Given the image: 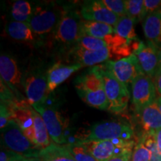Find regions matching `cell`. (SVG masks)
<instances>
[{
  "mask_svg": "<svg viewBox=\"0 0 161 161\" xmlns=\"http://www.w3.org/2000/svg\"><path fill=\"white\" fill-rule=\"evenodd\" d=\"M80 12L71 5H64L63 14L52 35V43L55 48L70 50L77 45L84 35L83 20Z\"/></svg>",
  "mask_w": 161,
  "mask_h": 161,
  "instance_id": "obj_1",
  "label": "cell"
},
{
  "mask_svg": "<svg viewBox=\"0 0 161 161\" xmlns=\"http://www.w3.org/2000/svg\"><path fill=\"white\" fill-rule=\"evenodd\" d=\"M75 87L80 98L88 105L99 110H108L109 102L98 66H92L78 76L75 79Z\"/></svg>",
  "mask_w": 161,
  "mask_h": 161,
  "instance_id": "obj_2",
  "label": "cell"
},
{
  "mask_svg": "<svg viewBox=\"0 0 161 161\" xmlns=\"http://www.w3.org/2000/svg\"><path fill=\"white\" fill-rule=\"evenodd\" d=\"M64 10V5L56 3L35 4L29 23L37 39H46L53 34Z\"/></svg>",
  "mask_w": 161,
  "mask_h": 161,
  "instance_id": "obj_3",
  "label": "cell"
},
{
  "mask_svg": "<svg viewBox=\"0 0 161 161\" xmlns=\"http://www.w3.org/2000/svg\"><path fill=\"white\" fill-rule=\"evenodd\" d=\"M1 140L3 148L26 159L38 158L42 150L24 134L14 119H11L7 126L1 130Z\"/></svg>",
  "mask_w": 161,
  "mask_h": 161,
  "instance_id": "obj_4",
  "label": "cell"
},
{
  "mask_svg": "<svg viewBox=\"0 0 161 161\" xmlns=\"http://www.w3.org/2000/svg\"><path fill=\"white\" fill-rule=\"evenodd\" d=\"M48 71L37 64H31L23 73V84L29 105L45 103L48 93Z\"/></svg>",
  "mask_w": 161,
  "mask_h": 161,
  "instance_id": "obj_5",
  "label": "cell"
},
{
  "mask_svg": "<svg viewBox=\"0 0 161 161\" xmlns=\"http://www.w3.org/2000/svg\"><path fill=\"white\" fill-rule=\"evenodd\" d=\"M98 68L103 79L104 91L109 102L108 110L115 114H122L128 107L130 99L128 88L116 79L104 64L98 65Z\"/></svg>",
  "mask_w": 161,
  "mask_h": 161,
  "instance_id": "obj_6",
  "label": "cell"
},
{
  "mask_svg": "<svg viewBox=\"0 0 161 161\" xmlns=\"http://www.w3.org/2000/svg\"><path fill=\"white\" fill-rule=\"evenodd\" d=\"M134 130L129 125L114 121H105L93 125L82 142L111 140L115 139L130 140Z\"/></svg>",
  "mask_w": 161,
  "mask_h": 161,
  "instance_id": "obj_7",
  "label": "cell"
},
{
  "mask_svg": "<svg viewBox=\"0 0 161 161\" xmlns=\"http://www.w3.org/2000/svg\"><path fill=\"white\" fill-rule=\"evenodd\" d=\"M80 142L85 146L90 154L98 161H108L122 153L133 150L135 147V142L134 140H125L115 139L111 140Z\"/></svg>",
  "mask_w": 161,
  "mask_h": 161,
  "instance_id": "obj_8",
  "label": "cell"
},
{
  "mask_svg": "<svg viewBox=\"0 0 161 161\" xmlns=\"http://www.w3.org/2000/svg\"><path fill=\"white\" fill-rule=\"evenodd\" d=\"M0 75L1 79L13 91L19 102H23L22 92L24 91L23 74L20 71L17 62L11 55L2 54L0 56Z\"/></svg>",
  "mask_w": 161,
  "mask_h": 161,
  "instance_id": "obj_9",
  "label": "cell"
},
{
  "mask_svg": "<svg viewBox=\"0 0 161 161\" xmlns=\"http://www.w3.org/2000/svg\"><path fill=\"white\" fill-rule=\"evenodd\" d=\"M131 90L132 102L137 113L157 99V90L154 80L144 73L134 78L131 84Z\"/></svg>",
  "mask_w": 161,
  "mask_h": 161,
  "instance_id": "obj_10",
  "label": "cell"
},
{
  "mask_svg": "<svg viewBox=\"0 0 161 161\" xmlns=\"http://www.w3.org/2000/svg\"><path fill=\"white\" fill-rule=\"evenodd\" d=\"M134 54L142 72L154 79L161 66V49L159 46L149 41L146 43L140 41Z\"/></svg>",
  "mask_w": 161,
  "mask_h": 161,
  "instance_id": "obj_11",
  "label": "cell"
},
{
  "mask_svg": "<svg viewBox=\"0 0 161 161\" xmlns=\"http://www.w3.org/2000/svg\"><path fill=\"white\" fill-rule=\"evenodd\" d=\"M104 65L116 79L124 84L127 87L130 84H132L136 76L143 73L139 64L137 58L134 54L116 61L108 60Z\"/></svg>",
  "mask_w": 161,
  "mask_h": 161,
  "instance_id": "obj_12",
  "label": "cell"
},
{
  "mask_svg": "<svg viewBox=\"0 0 161 161\" xmlns=\"http://www.w3.org/2000/svg\"><path fill=\"white\" fill-rule=\"evenodd\" d=\"M32 108L41 116L54 143L64 145L66 142L65 126L63 119L57 110L43 104H35Z\"/></svg>",
  "mask_w": 161,
  "mask_h": 161,
  "instance_id": "obj_13",
  "label": "cell"
},
{
  "mask_svg": "<svg viewBox=\"0 0 161 161\" xmlns=\"http://www.w3.org/2000/svg\"><path fill=\"white\" fill-rule=\"evenodd\" d=\"M80 15L84 20L99 22L115 26L119 17L110 11L102 1L90 0L85 1L80 8Z\"/></svg>",
  "mask_w": 161,
  "mask_h": 161,
  "instance_id": "obj_14",
  "label": "cell"
},
{
  "mask_svg": "<svg viewBox=\"0 0 161 161\" xmlns=\"http://www.w3.org/2000/svg\"><path fill=\"white\" fill-rule=\"evenodd\" d=\"M69 51V57L72 58L73 64H80L82 66H94L96 64L108 61L113 57L109 48H104L97 51H89L75 46Z\"/></svg>",
  "mask_w": 161,
  "mask_h": 161,
  "instance_id": "obj_15",
  "label": "cell"
},
{
  "mask_svg": "<svg viewBox=\"0 0 161 161\" xmlns=\"http://www.w3.org/2000/svg\"><path fill=\"white\" fill-rule=\"evenodd\" d=\"M83 67L80 64H55L48 70V92H51L55 90L57 86L69 78L72 73L77 72Z\"/></svg>",
  "mask_w": 161,
  "mask_h": 161,
  "instance_id": "obj_16",
  "label": "cell"
},
{
  "mask_svg": "<svg viewBox=\"0 0 161 161\" xmlns=\"http://www.w3.org/2000/svg\"><path fill=\"white\" fill-rule=\"evenodd\" d=\"M142 29L148 41L161 46V10L153 12L145 18Z\"/></svg>",
  "mask_w": 161,
  "mask_h": 161,
  "instance_id": "obj_17",
  "label": "cell"
},
{
  "mask_svg": "<svg viewBox=\"0 0 161 161\" xmlns=\"http://www.w3.org/2000/svg\"><path fill=\"white\" fill-rule=\"evenodd\" d=\"M141 124L146 133L156 131L161 128V112L156 102L138 113Z\"/></svg>",
  "mask_w": 161,
  "mask_h": 161,
  "instance_id": "obj_18",
  "label": "cell"
},
{
  "mask_svg": "<svg viewBox=\"0 0 161 161\" xmlns=\"http://www.w3.org/2000/svg\"><path fill=\"white\" fill-rule=\"evenodd\" d=\"M5 31L10 37L26 43H35L37 37L32 31L29 23L10 21L5 25Z\"/></svg>",
  "mask_w": 161,
  "mask_h": 161,
  "instance_id": "obj_19",
  "label": "cell"
},
{
  "mask_svg": "<svg viewBox=\"0 0 161 161\" xmlns=\"http://www.w3.org/2000/svg\"><path fill=\"white\" fill-rule=\"evenodd\" d=\"M39 161H76L66 146L52 143L41 150Z\"/></svg>",
  "mask_w": 161,
  "mask_h": 161,
  "instance_id": "obj_20",
  "label": "cell"
},
{
  "mask_svg": "<svg viewBox=\"0 0 161 161\" xmlns=\"http://www.w3.org/2000/svg\"><path fill=\"white\" fill-rule=\"evenodd\" d=\"M31 114L34 122L36 145L41 149H43L52 144L50 142L49 132L43 118L34 108H31Z\"/></svg>",
  "mask_w": 161,
  "mask_h": 161,
  "instance_id": "obj_21",
  "label": "cell"
},
{
  "mask_svg": "<svg viewBox=\"0 0 161 161\" xmlns=\"http://www.w3.org/2000/svg\"><path fill=\"white\" fill-rule=\"evenodd\" d=\"M82 29H83L84 35L91 36L102 40H104L107 36L115 33L114 26L99 22L86 21V20H83Z\"/></svg>",
  "mask_w": 161,
  "mask_h": 161,
  "instance_id": "obj_22",
  "label": "cell"
},
{
  "mask_svg": "<svg viewBox=\"0 0 161 161\" xmlns=\"http://www.w3.org/2000/svg\"><path fill=\"white\" fill-rule=\"evenodd\" d=\"M35 4L25 0H17L14 2L11 8V17L14 21L29 23L33 13Z\"/></svg>",
  "mask_w": 161,
  "mask_h": 161,
  "instance_id": "obj_23",
  "label": "cell"
},
{
  "mask_svg": "<svg viewBox=\"0 0 161 161\" xmlns=\"http://www.w3.org/2000/svg\"><path fill=\"white\" fill-rule=\"evenodd\" d=\"M134 21L128 16H122L119 19L116 25L114 26L115 33L122 37L130 44L139 41L134 28Z\"/></svg>",
  "mask_w": 161,
  "mask_h": 161,
  "instance_id": "obj_24",
  "label": "cell"
},
{
  "mask_svg": "<svg viewBox=\"0 0 161 161\" xmlns=\"http://www.w3.org/2000/svg\"><path fill=\"white\" fill-rule=\"evenodd\" d=\"M127 16L129 17L134 23L143 21L144 0H127L125 1Z\"/></svg>",
  "mask_w": 161,
  "mask_h": 161,
  "instance_id": "obj_25",
  "label": "cell"
},
{
  "mask_svg": "<svg viewBox=\"0 0 161 161\" xmlns=\"http://www.w3.org/2000/svg\"><path fill=\"white\" fill-rule=\"evenodd\" d=\"M66 146L67 147L76 161H98L80 141L74 142V143L66 145Z\"/></svg>",
  "mask_w": 161,
  "mask_h": 161,
  "instance_id": "obj_26",
  "label": "cell"
},
{
  "mask_svg": "<svg viewBox=\"0 0 161 161\" xmlns=\"http://www.w3.org/2000/svg\"><path fill=\"white\" fill-rule=\"evenodd\" d=\"M75 46L89 51H97L104 48H108V44L104 40L85 35L80 38Z\"/></svg>",
  "mask_w": 161,
  "mask_h": 161,
  "instance_id": "obj_27",
  "label": "cell"
},
{
  "mask_svg": "<svg viewBox=\"0 0 161 161\" xmlns=\"http://www.w3.org/2000/svg\"><path fill=\"white\" fill-rule=\"evenodd\" d=\"M131 161H150V152L146 145L144 134L135 145Z\"/></svg>",
  "mask_w": 161,
  "mask_h": 161,
  "instance_id": "obj_28",
  "label": "cell"
},
{
  "mask_svg": "<svg viewBox=\"0 0 161 161\" xmlns=\"http://www.w3.org/2000/svg\"><path fill=\"white\" fill-rule=\"evenodd\" d=\"M154 133L145 132V142L150 152V161H161V152L157 146Z\"/></svg>",
  "mask_w": 161,
  "mask_h": 161,
  "instance_id": "obj_29",
  "label": "cell"
},
{
  "mask_svg": "<svg viewBox=\"0 0 161 161\" xmlns=\"http://www.w3.org/2000/svg\"><path fill=\"white\" fill-rule=\"evenodd\" d=\"M102 3L113 13L119 17L127 15L125 1L122 0H102Z\"/></svg>",
  "mask_w": 161,
  "mask_h": 161,
  "instance_id": "obj_30",
  "label": "cell"
},
{
  "mask_svg": "<svg viewBox=\"0 0 161 161\" xmlns=\"http://www.w3.org/2000/svg\"><path fill=\"white\" fill-rule=\"evenodd\" d=\"M0 110V128L2 130L7 126L10 121L13 119V111L11 106L3 102H1Z\"/></svg>",
  "mask_w": 161,
  "mask_h": 161,
  "instance_id": "obj_31",
  "label": "cell"
},
{
  "mask_svg": "<svg viewBox=\"0 0 161 161\" xmlns=\"http://www.w3.org/2000/svg\"><path fill=\"white\" fill-rule=\"evenodd\" d=\"M133 154V150L127 151L125 152L116 155L114 158H110L108 161H131Z\"/></svg>",
  "mask_w": 161,
  "mask_h": 161,
  "instance_id": "obj_32",
  "label": "cell"
},
{
  "mask_svg": "<svg viewBox=\"0 0 161 161\" xmlns=\"http://www.w3.org/2000/svg\"><path fill=\"white\" fill-rule=\"evenodd\" d=\"M154 85H155L157 92L160 94V96H161V66L160 67V69H158V72H157L155 77L154 78Z\"/></svg>",
  "mask_w": 161,
  "mask_h": 161,
  "instance_id": "obj_33",
  "label": "cell"
},
{
  "mask_svg": "<svg viewBox=\"0 0 161 161\" xmlns=\"http://www.w3.org/2000/svg\"><path fill=\"white\" fill-rule=\"evenodd\" d=\"M154 139H155L157 146H158L159 150L161 152V128L156 131H154Z\"/></svg>",
  "mask_w": 161,
  "mask_h": 161,
  "instance_id": "obj_34",
  "label": "cell"
},
{
  "mask_svg": "<svg viewBox=\"0 0 161 161\" xmlns=\"http://www.w3.org/2000/svg\"><path fill=\"white\" fill-rule=\"evenodd\" d=\"M155 102H156L157 104H158V108H159V109H160V112H161V96H159L158 98H157V99H156Z\"/></svg>",
  "mask_w": 161,
  "mask_h": 161,
  "instance_id": "obj_35",
  "label": "cell"
},
{
  "mask_svg": "<svg viewBox=\"0 0 161 161\" xmlns=\"http://www.w3.org/2000/svg\"><path fill=\"white\" fill-rule=\"evenodd\" d=\"M23 161H38L37 158H28L24 160Z\"/></svg>",
  "mask_w": 161,
  "mask_h": 161,
  "instance_id": "obj_36",
  "label": "cell"
},
{
  "mask_svg": "<svg viewBox=\"0 0 161 161\" xmlns=\"http://www.w3.org/2000/svg\"><path fill=\"white\" fill-rule=\"evenodd\" d=\"M38 161H39V160H38Z\"/></svg>",
  "mask_w": 161,
  "mask_h": 161,
  "instance_id": "obj_37",
  "label": "cell"
}]
</instances>
